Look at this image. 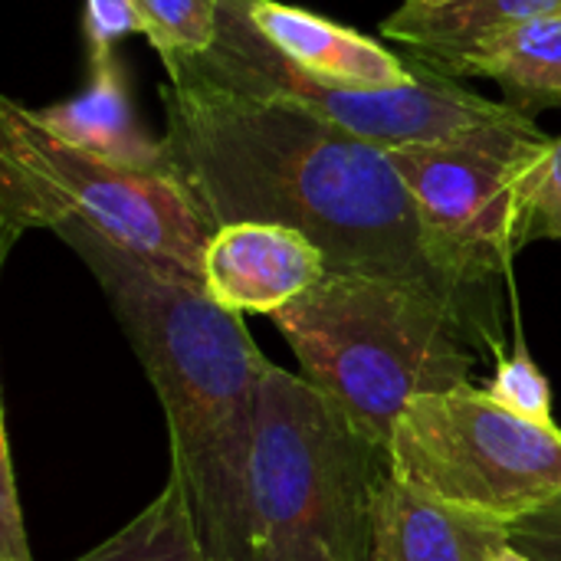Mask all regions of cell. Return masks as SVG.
Wrapping results in <instances>:
<instances>
[{
	"label": "cell",
	"mask_w": 561,
	"mask_h": 561,
	"mask_svg": "<svg viewBox=\"0 0 561 561\" xmlns=\"http://www.w3.org/2000/svg\"><path fill=\"white\" fill-rule=\"evenodd\" d=\"M164 69L171 171L214 230L240 220L293 227L325 253L329 273L427 289L463 319L483 355H503L500 299L440 260L388 148L293 102L233 89L187 56Z\"/></svg>",
	"instance_id": "6da1fadb"
},
{
	"label": "cell",
	"mask_w": 561,
	"mask_h": 561,
	"mask_svg": "<svg viewBox=\"0 0 561 561\" xmlns=\"http://www.w3.org/2000/svg\"><path fill=\"white\" fill-rule=\"evenodd\" d=\"M53 233L89 266L171 434V470L184 480L207 561H250V473L266 358L243 316L204 283L158 270L95 230L66 220Z\"/></svg>",
	"instance_id": "7a4b0ae2"
},
{
	"label": "cell",
	"mask_w": 561,
	"mask_h": 561,
	"mask_svg": "<svg viewBox=\"0 0 561 561\" xmlns=\"http://www.w3.org/2000/svg\"><path fill=\"white\" fill-rule=\"evenodd\" d=\"M270 319L302 378L385 450L414 398L470 385L483 355L444 299L394 279L329 273Z\"/></svg>",
	"instance_id": "3957f363"
},
{
	"label": "cell",
	"mask_w": 561,
	"mask_h": 561,
	"mask_svg": "<svg viewBox=\"0 0 561 561\" xmlns=\"http://www.w3.org/2000/svg\"><path fill=\"white\" fill-rule=\"evenodd\" d=\"M388 450L302 375L266 365L250 473V561H371Z\"/></svg>",
	"instance_id": "277c9868"
},
{
	"label": "cell",
	"mask_w": 561,
	"mask_h": 561,
	"mask_svg": "<svg viewBox=\"0 0 561 561\" xmlns=\"http://www.w3.org/2000/svg\"><path fill=\"white\" fill-rule=\"evenodd\" d=\"M76 220L118 250L204 283L214 224L168 171H138L39 128L26 105L0 102V237L3 253L23 230Z\"/></svg>",
	"instance_id": "5b68a950"
},
{
	"label": "cell",
	"mask_w": 561,
	"mask_h": 561,
	"mask_svg": "<svg viewBox=\"0 0 561 561\" xmlns=\"http://www.w3.org/2000/svg\"><path fill=\"white\" fill-rule=\"evenodd\" d=\"M398 480L454 510L516 526L561 503V427L460 385L414 398L388 440Z\"/></svg>",
	"instance_id": "8992f818"
},
{
	"label": "cell",
	"mask_w": 561,
	"mask_h": 561,
	"mask_svg": "<svg viewBox=\"0 0 561 561\" xmlns=\"http://www.w3.org/2000/svg\"><path fill=\"white\" fill-rule=\"evenodd\" d=\"M220 82L250 95L293 102L371 145H447L477 138L496 128H529L536 118L516 112L510 102H493L457 79L417 62V79L391 89L335 85L302 72L289 62L250 20L243 0H220L214 46L187 56Z\"/></svg>",
	"instance_id": "52a82bcc"
},
{
	"label": "cell",
	"mask_w": 561,
	"mask_h": 561,
	"mask_svg": "<svg viewBox=\"0 0 561 561\" xmlns=\"http://www.w3.org/2000/svg\"><path fill=\"white\" fill-rule=\"evenodd\" d=\"M546 141L549 135L529 125L391 148L440 260L490 299H500V279H510L516 253L533 243L526 171Z\"/></svg>",
	"instance_id": "ba28073f"
},
{
	"label": "cell",
	"mask_w": 561,
	"mask_h": 561,
	"mask_svg": "<svg viewBox=\"0 0 561 561\" xmlns=\"http://www.w3.org/2000/svg\"><path fill=\"white\" fill-rule=\"evenodd\" d=\"M329 276L325 253L283 224L217 227L204 253V286L227 312L276 316Z\"/></svg>",
	"instance_id": "9c48e42d"
},
{
	"label": "cell",
	"mask_w": 561,
	"mask_h": 561,
	"mask_svg": "<svg viewBox=\"0 0 561 561\" xmlns=\"http://www.w3.org/2000/svg\"><path fill=\"white\" fill-rule=\"evenodd\" d=\"M256 30L302 72L335 82V85H365L391 89L417 79V62L401 59L371 36L355 33L322 13L289 7L279 0H243Z\"/></svg>",
	"instance_id": "30bf717a"
},
{
	"label": "cell",
	"mask_w": 561,
	"mask_h": 561,
	"mask_svg": "<svg viewBox=\"0 0 561 561\" xmlns=\"http://www.w3.org/2000/svg\"><path fill=\"white\" fill-rule=\"evenodd\" d=\"M510 542V526L424 496L394 473L378 490L371 561H493Z\"/></svg>",
	"instance_id": "8fae6325"
},
{
	"label": "cell",
	"mask_w": 561,
	"mask_h": 561,
	"mask_svg": "<svg viewBox=\"0 0 561 561\" xmlns=\"http://www.w3.org/2000/svg\"><path fill=\"white\" fill-rule=\"evenodd\" d=\"M26 115L62 138L72 148H82L95 158L138 168V171H171V148L164 138H151L138 122L135 105L128 99L125 72L115 59L95 62L89 85L62 102L26 108Z\"/></svg>",
	"instance_id": "7c38bea8"
},
{
	"label": "cell",
	"mask_w": 561,
	"mask_h": 561,
	"mask_svg": "<svg viewBox=\"0 0 561 561\" xmlns=\"http://www.w3.org/2000/svg\"><path fill=\"white\" fill-rule=\"evenodd\" d=\"M417 62L450 79H493L503 89V102L529 118L561 108V16L490 33Z\"/></svg>",
	"instance_id": "4fadbf2b"
},
{
	"label": "cell",
	"mask_w": 561,
	"mask_h": 561,
	"mask_svg": "<svg viewBox=\"0 0 561 561\" xmlns=\"http://www.w3.org/2000/svg\"><path fill=\"white\" fill-rule=\"evenodd\" d=\"M549 16H561V0H444L427 7L401 3L391 16L381 20V36L404 46L411 59H424L470 39Z\"/></svg>",
	"instance_id": "5bb4252c"
},
{
	"label": "cell",
	"mask_w": 561,
	"mask_h": 561,
	"mask_svg": "<svg viewBox=\"0 0 561 561\" xmlns=\"http://www.w3.org/2000/svg\"><path fill=\"white\" fill-rule=\"evenodd\" d=\"M76 561H207L184 480L171 470L164 490L131 523Z\"/></svg>",
	"instance_id": "9a60e30c"
},
{
	"label": "cell",
	"mask_w": 561,
	"mask_h": 561,
	"mask_svg": "<svg viewBox=\"0 0 561 561\" xmlns=\"http://www.w3.org/2000/svg\"><path fill=\"white\" fill-rule=\"evenodd\" d=\"M148 20V43L161 62L178 56H201L217 36L220 0H135Z\"/></svg>",
	"instance_id": "2e32d148"
},
{
	"label": "cell",
	"mask_w": 561,
	"mask_h": 561,
	"mask_svg": "<svg viewBox=\"0 0 561 561\" xmlns=\"http://www.w3.org/2000/svg\"><path fill=\"white\" fill-rule=\"evenodd\" d=\"M486 394L493 401H500L506 411L533 421V424H546L556 427V414H552V385L542 375V368L536 365V358L529 355V345L523 339V332H516V348L513 355H500L496 358V371L486 385Z\"/></svg>",
	"instance_id": "e0dca14e"
},
{
	"label": "cell",
	"mask_w": 561,
	"mask_h": 561,
	"mask_svg": "<svg viewBox=\"0 0 561 561\" xmlns=\"http://www.w3.org/2000/svg\"><path fill=\"white\" fill-rule=\"evenodd\" d=\"M526 197H529V227L536 240L561 243V135L549 138L526 171Z\"/></svg>",
	"instance_id": "ac0fdd59"
},
{
	"label": "cell",
	"mask_w": 561,
	"mask_h": 561,
	"mask_svg": "<svg viewBox=\"0 0 561 561\" xmlns=\"http://www.w3.org/2000/svg\"><path fill=\"white\" fill-rule=\"evenodd\" d=\"M82 26H85L92 66L112 59L115 39H122L128 33H141L148 39V20L135 0H85Z\"/></svg>",
	"instance_id": "d6986e66"
},
{
	"label": "cell",
	"mask_w": 561,
	"mask_h": 561,
	"mask_svg": "<svg viewBox=\"0 0 561 561\" xmlns=\"http://www.w3.org/2000/svg\"><path fill=\"white\" fill-rule=\"evenodd\" d=\"M0 561H33L23 506L16 493V477H13V454H10L7 427H0Z\"/></svg>",
	"instance_id": "ffe728a7"
},
{
	"label": "cell",
	"mask_w": 561,
	"mask_h": 561,
	"mask_svg": "<svg viewBox=\"0 0 561 561\" xmlns=\"http://www.w3.org/2000/svg\"><path fill=\"white\" fill-rule=\"evenodd\" d=\"M510 529H513V546L526 552L529 559L561 561V503Z\"/></svg>",
	"instance_id": "44dd1931"
},
{
	"label": "cell",
	"mask_w": 561,
	"mask_h": 561,
	"mask_svg": "<svg viewBox=\"0 0 561 561\" xmlns=\"http://www.w3.org/2000/svg\"><path fill=\"white\" fill-rule=\"evenodd\" d=\"M493 561H536V559H529L526 552H519V549L510 542V546H506V549H503V552H500V556H496Z\"/></svg>",
	"instance_id": "7402d4cb"
},
{
	"label": "cell",
	"mask_w": 561,
	"mask_h": 561,
	"mask_svg": "<svg viewBox=\"0 0 561 561\" xmlns=\"http://www.w3.org/2000/svg\"><path fill=\"white\" fill-rule=\"evenodd\" d=\"M404 3H411V7H427V3H444V0H404Z\"/></svg>",
	"instance_id": "603a6c76"
}]
</instances>
